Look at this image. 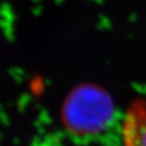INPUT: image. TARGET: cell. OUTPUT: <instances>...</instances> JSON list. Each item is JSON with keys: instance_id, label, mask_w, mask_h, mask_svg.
I'll list each match as a JSON object with an SVG mask.
<instances>
[{"instance_id": "1", "label": "cell", "mask_w": 146, "mask_h": 146, "mask_svg": "<svg viewBox=\"0 0 146 146\" xmlns=\"http://www.w3.org/2000/svg\"><path fill=\"white\" fill-rule=\"evenodd\" d=\"M61 118L70 135L89 139L108 128L115 118V105L106 90L93 84H82L64 100Z\"/></svg>"}, {"instance_id": "2", "label": "cell", "mask_w": 146, "mask_h": 146, "mask_svg": "<svg viewBox=\"0 0 146 146\" xmlns=\"http://www.w3.org/2000/svg\"><path fill=\"white\" fill-rule=\"evenodd\" d=\"M122 146H146V95L132 100L120 123Z\"/></svg>"}]
</instances>
